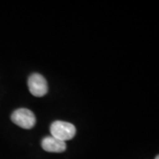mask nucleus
Here are the masks:
<instances>
[{"instance_id": "nucleus-1", "label": "nucleus", "mask_w": 159, "mask_h": 159, "mask_svg": "<svg viewBox=\"0 0 159 159\" xmlns=\"http://www.w3.org/2000/svg\"><path fill=\"white\" fill-rule=\"evenodd\" d=\"M51 134L52 137L66 142L75 136L76 127L69 122L57 120L51 124Z\"/></svg>"}, {"instance_id": "nucleus-2", "label": "nucleus", "mask_w": 159, "mask_h": 159, "mask_svg": "<svg viewBox=\"0 0 159 159\" xmlns=\"http://www.w3.org/2000/svg\"><path fill=\"white\" fill-rule=\"evenodd\" d=\"M11 121L24 129H31L35 125L36 119L33 111L29 109L20 108L14 111L11 116Z\"/></svg>"}, {"instance_id": "nucleus-3", "label": "nucleus", "mask_w": 159, "mask_h": 159, "mask_svg": "<svg viewBox=\"0 0 159 159\" xmlns=\"http://www.w3.org/2000/svg\"><path fill=\"white\" fill-rule=\"evenodd\" d=\"M29 91L34 97H42L48 93V83L46 79L39 74H33L30 75L28 80Z\"/></svg>"}, {"instance_id": "nucleus-4", "label": "nucleus", "mask_w": 159, "mask_h": 159, "mask_svg": "<svg viewBox=\"0 0 159 159\" xmlns=\"http://www.w3.org/2000/svg\"><path fill=\"white\" fill-rule=\"evenodd\" d=\"M42 148L47 152L61 153L66 148V142L59 141L52 136H47L42 141Z\"/></svg>"}, {"instance_id": "nucleus-5", "label": "nucleus", "mask_w": 159, "mask_h": 159, "mask_svg": "<svg viewBox=\"0 0 159 159\" xmlns=\"http://www.w3.org/2000/svg\"><path fill=\"white\" fill-rule=\"evenodd\" d=\"M155 159H159V156H157V157H156V158Z\"/></svg>"}]
</instances>
